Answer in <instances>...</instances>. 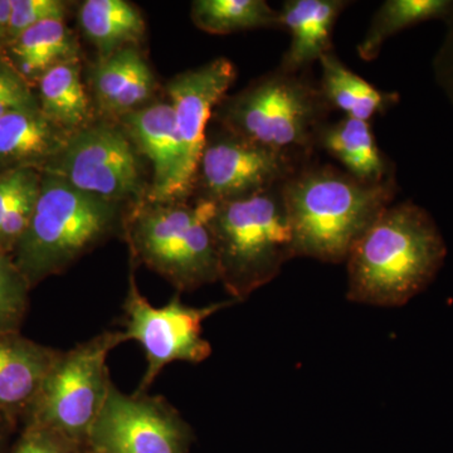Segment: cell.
I'll use <instances>...</instances> for the list:
<instances>
[{
	"label": "cell",
	"mask_w": 453,
	"mask_h": 453,
	"mask_svg": "<svg viewBox=\"0 0 453 453\" xmlns=\"http://www.w3.org/2000/svg\"><path fill=\"white\" fill-rule=\"evenodd\" d=\"M446 257L445 238L427 210L412 201L390 204L349 253L348 300L401 308L434 281Z\"/></svg>",
	"instance_id": "obj_1"
},
{
	"label": "cell",
	"mask_w": 453,
	"mask_h": 453,
	"mask_svg": "<svg viewBox=\"0 0 453 453\" xmlns=\"http://www.w3.org/2000/svg\"><path fill=\"white\" fill-rule=\"evenodd\" d=\"M396 179L366 184L329 164L301 165L282 184L294 258L342 264L366 229L393 204Z\"/></svg>",
	"instance_id": "obj_2"
},
{
	"label": "cell",
	"mask_w": 453,
	"mask_h": 453,
	"mask_svg": "<svg viewBox=\"0 0 453 453\" xmlns=\"http://www.w3.org/2000/svg\"><path fill=\"white\" fill-rule=\"evenodd\" d=\"M121 207L81 192L56 175L42 174L31 222L12 253L31 288L64 273L116 232L122 234Z\"/></svg>",
	"instance_id": "obj_3"
},
{
	"label": "cell",
	"mask_w": 453,
	"mask_h": 453,
	"mask_svg": "<svg viewBox=\"0 0 453 453\" xmlns=\"http://www.w3.org/2000/svg\"><path fill=\"white\" fill-rule=\"evenodd\" d=\"M332 111L309 71L290 73L277 68L223 98L211 118L238 138L310 160L316 134Z\"/></svg>",
	"instance_id": "obj_4"
},
{
	"label": "cell",
	"mask_w": 453,
	"mask_h": 453,
	"mask_svg": "<svg viewBox=\"0 0 453 453\" xmlns=\"http://www.w3.org/2000/svg\"><path fill=\"white\" fill-rule=\"evenodd\" d=\"M208 226L219 281L238 303L273 281L294 258L282 184L234 201L211 203Z\"/></svg>",
	"instance_id": "obj_5"
},
{
	"label": "cell",
	"mask_w": 453,
	"mask_h": 453,
	"mask_svg": "<svg viewBox=\"0 0 453 453\" xmlns=\"http://www.w3.org/2000/svg\"><path fill=\"white\" fill-rule=\"evenodd\" d=\"M211 202L142 201L124 213L122 237L131 265H144L179 292L219 281V257L208 226Z\"/></svg>",
	"instance_id": "obj_6"
},
{
	"label": "cell",
	"mask_w": 453,
	"mask_h": 453,
	"mask_svg": "<svg viewBox=\"0 0 453 453\" xmlns=\"http://www.w3.org/2000/svg\"><path fill=\"white\" fill-rule=\"evenodd\" d=\"M124 342V332H105L59 351L23 426L50 429L85 449L113 384L107 357Z\"/></svg>",
	"instance_id": "obj_7"
},
{
	"label": "cell",
	"mask_w": 453,
	"mask_h": 453,
	"mask_svg": "<svg viewBox=\"0 0 453 453\" xmlns=\"http://www.w3.org/2000/svg\"><path fill=\"white\" fill-rule=\"evenodd\" d=\"M144 157L115 121H94L71 135L58 157L42 174L118 204H138L149 195Z\"/></svg>",
	"instance_id": "obj_8"
},
{
	"label": "cell",
	"mask_w": 453,
	"mask_h": 453,
	"mask_svg": "<svg viewBox=\"0 0 453 453\" xmlns=\"http://www.w3.org/2000/svg\"><path fill=\"white\" fill-rule=\"evenodd\" d=\"M238 301L228 300L193 308L179 295L162 308H155L142 296L131 266L129 288L124 303L125 336L135 340L145 350L146 371L135 393H145L166 365L174 362L199 365L211 357L210 342L203 338V323L219 310Z\"/></svg>",
	"instance_id": "obj_9"
},
{
	"label": "cell",
	"mask_w": 453,
	"mask_h": 453,
	"mask_svg": "<svg viewBox=\"0 0 453 453\" xmlns=\"http://www.w3.org/2000/svg\"><path fill=\"white\" fill-rule=\"evenodd\" d=\"M306 162L238 138L223 127L207 131L192 198L222 203L256 195L281 186Z\"/></svg>",
	"instance_id": "obj_10"
},
{
	"label": "cell",
	"mask_w": 453,
	"mask_h": 453,
	"mask_svg": "<svg viewBox=\"0 0 453 453\" xmlns=\"http://www.w3.org/2000/svg\"><path fill=\"white\" fill-rule=\"evenodd\" d=\"M192 429L162 396L110 388L86 453H188Z\"/></svg>",
	"instance_id": "obj_11"
},
{
	"label": "cell",
	"mask_w": 453,
	"mask_h": 453,
	"mask_svg": "<svg viewBox=\"0 0 453 453\" xmlns=\"http://www.w3.org/2000/svg\"><path fill=\"white\" fill-rule=\"evenodd\" d=\"M234 65L219 57L208 64L178 74L166 86L180 140L181 163L172 201L192 198L196 168L214 109L234 82Z\"/></svg>",
	"instance_id": "obj_12"
},
{
	"label": "cell",
	"mask_w": 453,
	"mask_h": 453,
	"mask_svg": "<svg viewBox=\"0 0 453 453\" xmlns=\"http://www.w3.org/2000/svg\"><path fill=\"white\" fill-rule=\"evenodd\" d=\"M116 122L127 134L139 154L153 166L146 201H172L181 163L180 140L173 106L165 101H157L127 113Z\"/></svg>",
	"instance_id": "obj_13"
},
{
	"label": "cell",
	"mask_w": 453,
	"mask_h": 453,
	"mask_svg": "<svg viewBox=\"0 0 453 453\" xmlns=\"http://www.w3.org/2000/svg\"><path fill=\"white\" fill-rule=\"evenodd\" d=\"M59 351L20 332H0V414L12 425L25 421Z\"/></svg>",
	"instance_id": "obj_14"
},
{
	"label": "cell",
	"mask_w": 453,
	"mask_h": 453,
	"mask_svg": "<svg viewBox=\"0 0 453 453\" xmlns=\"http://www.w3.org/2000/svg\"><path fill=\"white\" fill-rule=\"evenodd\" d=\"M89 76L97 109L105 120L119 121L153 103L157 80L139 47L100 57Z\"/></svg>",
	"instance_id": "obj_15"
},
{
	"label": "cell",
	"mask_w": 453,
	"mask_h": 453,
	"mask_svg": "<svg viewBox=\"0 0 453 453\" xmlns=\"http://www.w3.org/2000/svg\"><path fill=\"white\" fill-rule=\"evenodd\" d=\"M350 4L345 0H288L279 12L280 26L290 33L291 42L283 53L280 70L300 73L309 71L333 50L336 20Z\"/></svg>",
	"instance_id": "obj_16"
},
{
	"label": "cell",
	"mask_w": 453,
	"mask_h": 453,
	"mask_svg": "<svg viewBox=\"0 0 453 453\" xmlns=\"http://www.w3.org/2000/svg\"><path fill=\"white\" fill-rule=\"evenodd\" d=\"M71 135L40 107L0 118V174L20 169L44 173L64 151Z\"/></svg>",
	"instance_id": "obj_17"
},
{
	"label": "cell",
	"mask_w": 453,
	"mask_h": 453,
	"mask_svg": "<svg viewBox=\"0 0 453 453\" xmlns=\"http://www.w3.org/2000/svg\"><path fill=\"white\" fill-rule=\"evenodd\" d=\"M315 146L363 183L380 184L395 177V166L378 146L371 122L347 116L327 121L316 134Z\"/></svg>",
	"instance_id": "obj_18"
},
{
	"label": "cell",
	"mask_w": 453,
	"mask_h": 453,
	"mask_svg": "<svg viewBox=\"0 0 453 453\" xmlns=\"http://www.w3.org/2000/svg\"><path fill=\"white\" fill-rule=\"evenodd\" d=\"M0 55L35 88L50 68L81 58V47L65 20H46L18 35Z\"/></svg>",
	"instance_id": "obj_19"
},
{
	"label": "cell",
	"mask_w": 453,
	"mask_h": 453,
	"mask_svg": "<svg viewBox=\"0 0 453 453\" xmlns=\"http://www.w3.org/2000/svg\"><path fill=\"white\" fill-rule=\"evenodd\" d=\"M321 77L319 88L332 110L344 112L347 118L371 122L399 103L396 92L381 91L353 73L336 53H326L319 59Z\"/></svg>",
	"instance_id": "obj_20"
},
{
	"label": "cell",
	"mask_w": 453,
	"mask_h": 453,
	"mask_svg": "<svg viewBox=\"0 0 453 453\" xmlns=\"http://www.w3.org/2000/svg\"><path fill=\"white\" fill-rule=\"evenodd\" d=\"M81 65V58L64 62L47 71L35 86L41 111L70 135L95 121Z\"/></svg>",
	"instance_id": "obj_21"
},
{
	"label": "cell",
	"mask_w": 453,
	"mask_h": 453,
	"mask_svg": "<svg viewBox=\"0 0 453 453\" xmlns=\"http://www.w3.org/2000/svg\"><path fill=\"white\" fill-rule=\"evenodd\" d=\"M79 23L100 57L125 47H139L145 37L142 12L125 0H86L80 7Z\"/></svg>",
	"instance_id": "obj_22"
},
{
	"label": "cell",
	"mask_w": 453,
	"mask_h": 453,
	"mask_svg": "<svg viewBox=\"0 0 453 453\" xmlns=\"http://www.w3.org/2000/svg\"><path fill=\"white\" fill-rule=\"evenodd\" d=\"M453 12V0H387L378 8L357 44V56L363 61H374L383 44L405 29L431 20L446 22Z\"/></svg>",
	"instance_id": "obj_23"
},
{
	"label": "cell",
	"mask_w": 453,
	"mask_h": 453,
	"mask_svg": "<svg viewBox=\"0 0 453 453\" xmlns=\"http://www.w3.org/2000/svg\"><path fill=\"white\" fill-rule=\"evenodd\" d=\"M190 17L210 35L281 28L279 12L265 0H196Z\"/></svg>",
	"instance_id": "obj_24"
},
{
	"label": "cell",
	"mask_w": 453,
	"mask_h": 453,
	"mask_svg": "<svg viewBox=\"0 0 453 453\" xmlns=\"http://www.w3.org/2000/svg\"><path fill=\"white\" fill-rule=\"evenodd\" d=\"M31 290L12 256L0 251V332H19Z\"/></svg>",
	"instance_id": "obj_25"
},
{
	"label": "cell",
	"mask_w": 453,
	"mask_h": 453,
	"mask_svg": "<svg viewBox=\"0 0 453 453\" xmlns=\"http://www.w3.org/2000/svg\"><path fill=\"white\" fill-rule=\"evenodd\" d=\"M67 13L68 3L62 0H12L8 43L38 23L65 20Z\"/></svg>",
	"instance_id": "obj_26"
},
{
	"label": "cell",
	"mask_w": 453,
	"mask_h": 453,
	"mask_svg": "<svg viewBox=\"0 0 453 453\" xmlns=\"http://www.w3.org/2000/svg\"><path fill=\"white\" fill-rule=\"evenodd\" d=\"M9 453H86L85 449L61 434L38 426H23L22 434Z\"/></svg>",
	"instance_id": "obj_27"
},
{
	"label": "cell",
	"mask_w": 453,
	"mask_h": 453,
	"mask_svg": "<svg viewBox=\"0 0 453 453\" xmlns=\"http://www.w3.org/2000/svg\"><path fill=\"white\" fill-rule=\"evenodd\" d=\"M445 25V35L432 61V71L438 88L453 105V12Z\"/></svg>",
	"instance_id": "obj_28"
},
{
	"label": "cell",
	"mask_w": 453,
	"mask_h": 453,
	"mask_svg": "<svg viewBox=\"0 0 453 453\" xmlns=\"http://www.w3.org/2000/svg\"><path fill=\"white\" fill-rule=\"evenodd\" d=\"M26 170H14V172L0 174V226L7 216L9 207L13 202L14 195H16Z\"/></svg>",
	"instance_id": "obj_29"
},
{
	"label": "cell",
	"mask_w": 453,
	"mask_h": 453,
	"mask_svg": "<svg viewBox=\"0 0 453 453\" xmlns=\"http://www.w3.org/2000/svg\"><path fill=\"white\" fill-rule=\"evenodd\" d=\"M25 85H28L26 80L14 70L13 65L9 64L4 57L0 55V95Z\"/></svg>",
	"instance_id": "obj_30"
},
{
	"label": "cell",
	"mask_w": 453,
	"mask_h": 453,
	"mask_svg": "<svg viewBox=\"0 0 453 453\" xmlns=\"http://www.w3.org/2000/svg\"><path fill=\"white\" fill-rule=\"evenodd\" d=\"M12 0H0V52L7 46Z\"/></svg>",
	"instance_id": "obj_31"
},
{
	"label": "cell",
	"mask_w": 453,
	"mask_h": 453,
	"mask_svg": "<svg viewBox=\"0 0 453 453\" xmlns=\"http://www.w3.org/2000/svg\"><path fill=\"white\" fill-rule=\"evenodd\" d=\"M16 426L12 425L7 418L0 414V453H4L9 434Z\"/></svg>",
	"instance_id": "obj_32"
}]
</instances>
